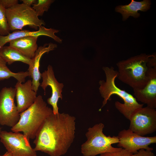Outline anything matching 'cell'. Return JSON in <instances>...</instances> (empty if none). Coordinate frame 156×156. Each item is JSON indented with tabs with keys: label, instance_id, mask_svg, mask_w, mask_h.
<instances>
[{
	"label": "cell",
	"instance_id": "23",
	"mask_svg": "<svg viewBox=\"0 0 156 156\" xmlns=\"http://www.w3.org/2000/svg\"><path fill=\"white\" fill-rule=\"evenodd\" d=\"M17 0H0V3L5 9L10 8L18 3Z\"/></svg>",
	"mask_w": 156,
	"mask_h": 156
},
{
	"label": "cell",
	"instance_id": "21",
	"mask_svg": "<svg viewBox=\"0 0 156 156\" xmlns=\"http://www.w3.org/2000/svg\"><path fill=\"white\" fill-rule=\"evenodd\" d=\"M53 0H38L36 3L33 5L32 7L35 11L37 16H42L44 12L48 11Z\"/></svg>",
	"mask_w": 156,
	"mask_h": 156
},
{
	"label": "cell",
	"instance_id": "4",
	"mask_svg": "<svg viewBox=\"0 0 156 156\" xmlns=\"http://www.w3.org/2000/svg\"><path fill=\"white\" fill-rule=\"evenodd\" d=\"M53 113L52 109L39 95L30 107L20 113L19 121L11 130L13 132H23L29 139H34L44 120Z\"/></svg>",
	"mask_w": 156,
	"mask_h": 156
},
{
	"label": "cell",
	"instance_id": "1",
	"mask_svg": "<svg viewBox=\"0 0 156 156\" xmlns=\"http://www.w3.org/2000/svg\"><path fill=\"white\" fill-rule=\"evenodd\" d=\"M76 118L68 114L53 113L38 130L34 149L50 156H61L67 152L75 137Z\"/></svg>",
	"mask_w": 156,
	"mask_h": 156
},
{
	"label": "cell",
	"instance_id": "15",
	"mask_svg": "<svg viewBox=\"0 0 156 156\" xmlns=\"http://www.w3.org/2000/svg\"><path fill=\"white\" fill-rule=\"evenodd\" d=\"M57 47L56 44L52 43L45 44L43 46H40L38 48L34 57L31 59L32 63L29 65L28 71L29 76L32 78V89L36 92L41 84L39 81L41 77V73L39 70L41 58L44 53L54 50Z\"/></svg>",
	"mask_w": 156,
	"mask_h": 156
},
{
	"label": "cell",
	"instance_id": "7",
	"mask_svg": "<svg viewBox=\"0 0 156 156\" xmlns=\"http://www.w3.org/2000/svg\"><path fill=\"white\" fill-rule=\"evenodd\" d=\"M0 141L12 156H37L36 151L31 146L29 139L19 132L2 131Z\"/></svg>",
	"mask_w": 156,
	"mask_h": 156
},
{
	"label": "cell",
	"instance_id": "20",
	"mask_svg": "<svg viewBox=\"0 0 156 156\" xmlns=\"http://www.w3.org/2000/svg\"><path fill=\"white\" fill-rule=\"evenodd\" d=\"M6 9L0 3V35L5 36L10 33L6 14Z\"/></svg>",
	"mask_w": 156,
	"mask_h": 156
},
{
	"label": "cell",
	"instance_id": "10",
	"mask_svg": "<svg viewBox=\"0 0 156 156\" xmlns=\"http://www.w3.org/2000/svg\"><path fill=\"white\" fill-rule=\"evenodd\" d=\"M119 147L125 149L133 154L140 149L153 151V148L149 146L156 143V136H141L133 132L129 129L120 131L117 136Z\"/></svg>",
	"mask_w": 156,
	"mask_h": 156
},
{
	"label": "cell",
	"instance_id": "14",
	"mask_svg": "<svg viewBox=\"0 0 156 156\" xmlns=\"http://www.w3.org/2000/svg\"><path fill=\"white\" fill-rule=\"evenodd\" d=\"M59 30L56 29H48L43 26L40 27L36 31H30L28 30H17L10 33L5 36L0 35V50L5 45L11 41L16 39L28 36H33L38 37L40 36H46L53 39L59 43L62 42V40L55 35Z\"/></svg>",
	"mask_w": 156,
	"mask_h": 156
},
{
	"label": "cell",
	"instance_id": "2",
	"mask_svg": "<svg viewBox=\"0 0 156 156\" xmlns=\"http://www.w3.org/2000/svg\"><path fill=\"white\" fill-rule=\"evenodd\" d=\"M103 69L105 75L106 81L101 80L99 82L100 85L99 92L104 99L100 110L107 104L108 100H110V97L112 95H117L122 99L124 103L116 101L115 103V107L120 112L129 120L132 114L139 109L143 107L144 104L139 103L132 94L116 86L115 81L117 77L118 72L113 67H103Z\"/></svg>",
	"mask_w": 156,
	"mask_h": 156
},
{
	"label": "cell",
	"instance_id": "16",
	"mask_svg": "<svg viewBox=\"0 0 156 156\" xmlns=\"http://www.w3.org/2000/svg\"><path fill=\"white\" fill-rule=\"evenodd\" d=\"M38 37L28 36L16 39L9 42V46L16 49L26 57L31 59L38 49Z\"/></svg>",
	"mask_w": 156,
	"mask_h": 156
},
{
	"label": "cell",
	"instance_id": "18",
	"mask_svg": "<svg viewBox=\"0 0 156 156\" xmlns=\"http://www.w3.org/2000/svg\"><path fill=\"white\" fill-rule=\"evenodd\" d=\"M0 57L9 65L17 61L23 62L29 66L32 63L31 59L26 57L9 46H4L0 50Z\"/></svg>",
	"mask_w": 156,
	"mask_h": 156
},
{
	"label": "cell",
	"instance_id": "25",
	"mask_svg": "<svg viewBox=\"0 0 156 156\" xmlns=\"http://www.w3.org/2000/svg\"><path fill=\"white\" fill-rule=\"evenodd\" d=\"M23 3L25 5L31 7V5L37 3V0H22Z\"/></svg>",
	"mask_w": 156,
	"mask_h": 156
},
{
	"label": "cell",
	"instance_id": "28",
	"mask_svg": "<svg viewBox=\"0 0 156 156\" xmlns=\"http://www.w3.org/2000/svg\"><path fill=\"white\" fill-rule=\"evenodd\" d=\"M1 156V155H0V156Z\"/></svg>",
	"mask_w": 156,
	"mask_h": 156
},
{
	"label": "cell",
	"instance_id": "11",
	"mask_svg": "<svg viewBox=\"0 0 156 156\" xmlns=\"http://www.w3.org/2000/svg\"><path fill=\"white\" fill-rule=\"evenodd\" d=\"M42 81L40 86L44 91V95L46 94V88L50 86L51 89V96L47 99L48 103L51 105L53 108V112L54 114H58V107L57 103L59 98L62 99V94L64 85L63 83L59 82L56 79L52 66L49 65L47 70L41 73Z\"/></svg>",
	"mask_w": 156,
	"mask_h": 156
},
{
	"label": "cell",
	"instance_id": "6",
	"mask_svg": "<svg viewBox=\"0 0 156 156\" xmlns=\"http://www.w3.org/2000/svg\"><path fill=\"white\" fill-rule=\"evenodd\" d=\"M6 14L10 31L22 30L26 26L37 29L45 25L44 20L38 18L35 11L32 8L23 3H18L6 10Z\"/></svg>",
	"mask_w": 156,
	"mask_h": 156
},
{
	"label": "cell",
	"instance_id": "27",
	"mask_svg": "<svg viewBox=\"0 0 156 156\" xmlns=\"http://www.w3.org/2000/svg\"><path fill=\"white\" fill-rule=\"evenodd\" d=\"M1 127H0V134H1Z\"/></svg>",
	"mask_w": 156,
	"mask_h": 156
},
{
	"label": "cell",
	"instance_id": "24",
	"mask_svg": "<svg viewBox=\"0 0 156 156\" xmlns=\"http://www.w3.org/2000/svg\"><path fill=\"white\" fill-rule=\"evenodd\" d=\"M132 156H155L152 151L144 149H140L135 154H133Z\"/></svg>",
	"mask_w": 156,
	"mask_h": 156
},
{
	"label": "cell",
	"instance_id": "3",
	"mask_svg": "<svg viewBox=\"0 0 156 156\" xmlns=\"http://www.w3.org/2000/svg\"><path fill=\"white\" fill-rule=\"evenodd\" d=\"M153 55L142 54L118 62L117 77L133 89L143 88L148 81V63Z\"/></svg>",
	"mask_w": 156,
	"mask_h": 156
},
{
	"label": "cell",
	"instance_id": "9",
	"mask_svg": "<svg viewBox=\"0 0 156 156\" xmlns=\"http://www.w3.org/2000/svg\"><path fill=\"white\" fill-rule=\"evenodd\" d=\"M16 90L12 87L3 88L0 91V125L11 128L20 118L14 102Z\"/></svg>",
	"mask_w": 156,
	"mask_h": 156
},
{
	"label": "cell",
	"instance_id": "5",
	"mask_svg": "<svg viewBox=\"0 0 156 156\" xmlns=\"http://www.w3.org/2000/svg\"><path fill=\"white\" fill-rule=\"evenodd\" d=\"M104 127V125L100 122L88 129L85 134L87 140L81 146V152L83 156H95L122 148L112 146V144L119 142L118 137L105 135L103 132Z\"/></svg>",
	"mask_w": 156,
	"mask_h": 156
},
{
	"label": "cell",
	"instance_id": "17",
	"mask_svg": "<svg viewBox=\"0 0 156 156\" xmlns=\"http://www.w3.org/2000/svg\"><path fill=\"white\" fill-rule=\"evenodd\" d=\"M151 4V1L149 0H144L140 2L132 0L128 5L117 6L115 10L121 14L122 20L124 21L131 16L135 18L139 17L140 14L138 11H147L150 8Z\"/></svg>",
	"mask_w": 156,
	"mask_h": 156
},
{
	"label": "cell",
	"instance_id": "26",
	"mask_svg": "<svg viewBox=\"0 0 156 156\" xmlns=\"http://www.w3.org/2000/svg\"><path fill=\"white\" fill-rule=\"evenodd\" d=\"M0 156H12L10 153L6 152L4 155H1Z\"/></svg>",
	"mask_w": 156,
	"mask_h": 156
},
{
	"label": "cell",
	"instance_id": "19",
	"mask_svg": "<svg viewBox=\"0 0 156 156\" xmlns=\"http://www.w3.org/2000/svg\"><path fill=\"white\" fill-rule=\"evenodd\" d=\"M7 63L0 57V81L13 77L18 81L25 82V78L29 76L28 71L14 73L11 71L7 67Z\"/></svg>",
	"mask_w": 156,
	"mask_h": 156
},
{
	"label": "cell",
	"instance_id": "13",
	"mask_svg": "<svg viewBox=\"0 0 156 156\" xmlns=\"http://www.w3.org/2000/svg\"><path fill=\"white\" fill-rule=\"evenodd\" d=\"M32 80H28L24 83L17 81L15 86L18 111L20 113L30 107L35 102L37 93L32 88Z\"/></svg>",
	"mask_w": 156,
	"mask_h": 156
},
{
	"label": "cell",
	"instance_id": "12",
	"mask_svg": "<svg viewBox=\"0 0 156 156\" xmlns=\"http://www.w3.org/2000/svg\"><path fill=\"white\" fill-rule=\"evenodd\" d=\"M148 81L143 88L133 89L137 100L147 106L156 108V66L149 67L147 72Z\"/></svg>",
	"mask_w": 156,
	"mask_h": 156
},
{
	"label": "cell",
	"instance_id": "8",
	"mask_svg": "<svg viewBox=\"0 0 156 156\" xmlns=\"http://www.w3.org/2000/svg\"><path fill=\"white\" fill-rule=\"evenodd\" d=\"M129 129L141 136L156 131V110L146 106L140 108L131 115Z\"/></svg>",
	"mask_w": 156,
	"mask_h": 156
},
{
	"label": "cell",
	"instance_id": "22",
	"mask_svg": "<svg viewBox=\"0 0 156 156\" xmlns=\"http://www.w3.org/2000/svg\"><path fill=\"white\" fill-rule=\"evenodd\" d=\"M133 154L128 151L122 148L116 151L101 154L99 156H132Z\"/></svg>",
	"mask_w": 156,
	"mask_h": 156
}]
</instances>
